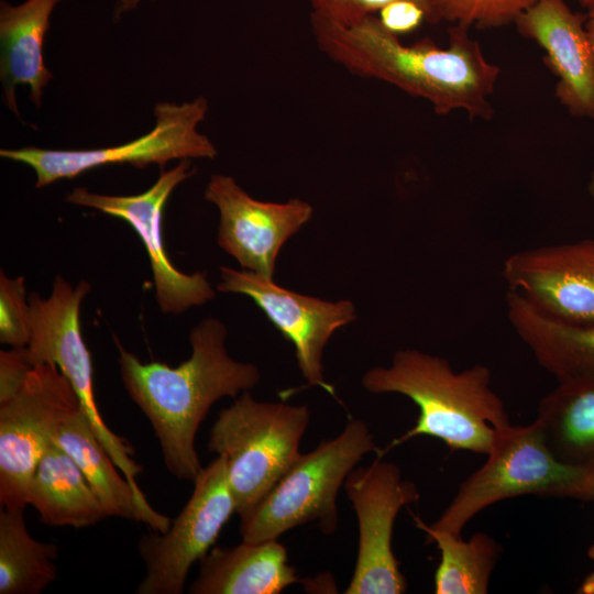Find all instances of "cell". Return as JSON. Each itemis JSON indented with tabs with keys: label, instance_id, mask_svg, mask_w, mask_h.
<instances>
[{
	"label": "cell",
	"instance_id": "obj_20",
	"mask_svg": "<svg viewBox=\"0 0 594 594\" xmlns=\"http://www.w3.org/2000/svg\"><path fill=\"white\" fill-rule=\"evenodd\" d=\"M509 324L538 364L558 382L594 378V326L548 317L519 294H506Z\"/></svg>",
	"mask_w": 594,
	"mask_h": 594
},
{
	"label": "cell",
	"instance_id": "obj_14",
	"mask_svg": "<svg viewBox=\"0 0 594 594\" xmlns=\"http://www.w3.org/2000/svg\"><path fill=\"white\" fill-rule=\"evenodd\" d=\"M502 275L508 290L548 317L594 326V239L515 252Z\"/></svg>",
	"mask_w": 594,
	"mask_h": 594
},
{
	"label": "cell",
	"instance_id": "obj_16",
	"mask_svg": "<svg viewBox=\"0 0 594 594\" xmlns=\"http://www.w3.org/2000/svg\"><path fill=\"white\" fill-rule=\"evenodd\" d=\"M586 20L564 0H537L514 23L544 51L546 64L558 78L559 102L574 117L594 119V48Z\"/></svg>",
	"mask_w": 594,
	"mask_h": 594
},
{
	"label": "cell",
	"instance_id": "obj_8",
	"mask_svg": "<svg viewBox=\"0 0 594 594\" xmlns=\"http://www.w3.org/2000/svg\"><path fill=\"white\" fill-rule=\"evenodd\" d=\"M89 292L87 280L73 286L57 275L50 297L32 293L29 297L32 332L25 351L33 366L52 362L67 377L99 441L136 495L145 498L136 482L143 469L133 460V448L108 428L97 407L91 355L79 323L81 302Z\"/></svg>",
	"mask_w": 594,
	"mask_h": 594
},
{
	"label": "cell",
	"instance_id": "obj_10",
	"mask_svg": "<svg viewBox=\"0 0 594 594\" xmlns=\"http://www.w3.org/2000/svg\"><path fill=\"white\" fill-rule=\"evenodd\" d=\"M237 513L228 477V463L218 455L194 480V491L169 528L144 535L139 553L145 576L138 594H180L194 563L213 547L220 531Z\"/></svg>",
	"mask_w": 594,
	"mask_h": 594
},
{
	"label": "cell",
	"instance_id": "obj_33",
	"mask_svg": "<svg viewBox=\"0 0 594 594\" xmlns=\"http://www.w3.org/2000/svg\"><path fill=\"white\" fill-rule=\"evenodd\" d=\"M585 28H586L590 42L594 48V18H587Z\"/></svg>",
	"mask_w": 594,
	"mask_h": 594
},
{
	"label": "cell",
	"instance_id": "obj_22",
	"mask_svg": "<svg viewBox=\"0 0 594 594\" xmlns=\"http://www.w3.org/2000/svg\"><path fill=\"white\" fill-rule=\"evenodd\" d=\"M536 421L559 460L594 468V378L558 382L540 399Z\"/></svg>",
	"mask_w": 594,
	"mask_h": 594
},
{
	"label": "cell",
	"instance_id": "obj_7",
	"mask_svg": "<svg viewBox=\"0 0 594 594\" xmlns=\"http://www.w3.org/2000/svg\"><path fill=\"white\" fill-rule=\"evenodd\" d=\"M208 109L205 97L180 105L157 102L154 107L155 127L125 144L91 150L2 148L0 156L30 166L36 175V188L112 164H131L139 168L157 164L163 168L173 160H213L218 155L215 144L198 131Z\"/></svg>",
	"mask_w": 594,
	"mask_h": 594
},
{
	"label": "cell",
	"instance_id": "obj_15",
	"mask_svg": "<svg viewBox=\"0 0 594 594\" xmlns=\"http://www.w3.org/2000/svg\"><path fill=\"white\" fill-rule=\"evenodd\" d=\"M205 198L220 212L218 245L243 270L270 278H273L280 248L312 216V207L305 200H257L233 177L223 174L210 177Z\"/></svg>",
	"mask_w": 594,
	"mask_h": 594
},
{
	"label": "cell",
	"instance_id": "obj_25",
	"mask_svg": "<svg viewBox=\"0 0 594 594\" xmlns=\"http://www.w3.org/2000/svg\"><path fill=\"white\" fill-rule=\"evenodd\" d=\"M537 0H429L430 23L491 29L514 23Z\"/></svg>",
	"mask_w": 594,
	"mask_h": 594
},
{
	"label": "cell",
	"instance_id": "obj_27",
	"mask_svg": "<svg viewBox=\"0 0 594 594\" xmlns=\"http://www.w3.org/2000/svg\"><path fill=\"white\" fill-rule=\"evenodd\" d=\"M397 0H309L312 14L322 16L343 26H353ZM425 6L431 19L429 0H413Z\"/></svg>",
	"mask_w": 594,
	"mask_h": 594
},
{
	"label": "cell",
	"instance_id": "obj_9",
	"mask_svg": "<svg viewBox=\"0 0 594 594\" xmlns=\"http://www.w3.org/2000/svg\"><path fill=\"white\" fill-rule=\"evenodd\" d=\"M81 407L67 377L44 362L30 371L19 393L0 404V504L25 508L29 486L62 422Z\"/></svg>",
	"mask_w": 594,
	"mask_h": 594
},
{
	"label": "cell",
	"instance_id": "obj_2",
	"mask_svg": "<svg viewBox=\"0 0 594 594\" xmlns=\"http://www.w3.org/2000/svg\"><path fill=\"white\" fill-rule=\"evenodd\" d=\"M226 338L220 320H201L189 332L191 355L176 367L143 363L116 339L124 387L148 419L166 469L178 480L194 482L202 470L195 439L210 407L261 380L255 365L229 355Z\"/></svg>",
	"mask_w": 594,
	"mask_h": 594
},
{
	"label": "cell",
	"instance_id": "obj_6",
	"mask_svg": "<svg viewBox=\"0 0 594 594\" xmlns=\"http://www.w3.org/2000/svg\"><path fill=\"white\" fill-rule=\"evenodd\" d=\"M309 419L306 405L258 402L249 391L219 413L207 447L227 460L237 514L258 502L298 458Z\"/></svg>",
	"mask_w": 594,
	"mask_h": 594
},
{
	"label": "cell",
	"instance_id": "obj_32",
	"mask_svg": "<svg viewBox=\"0 0 594 594\" xmlns=\"http://www.w3.org/2000/svg\"><path fill=\"white\" fill-rule=\"evenodd\" d=\"M586 11L587 18H594V0H576Z\"/></svg>",
	"mask_w": 594,
	"mask_h": 594
},
{
	"label": "cell",
	"instance_id": "obj_19",
	"mask_svg": "<svg viewBox=\"0 0 594 594\" xmlns=\"http://www.w3.org/2000/svg\"><path fill=\"white\" fill-rule=\"evenodd\" d=\"M79 466L110 517L146 524L166 531L172 520L141 499L99 441L82 407L68 416L53 440Z\"/></svg>",
	"mask_w": 594,
	"mask_h": 594
},
{
	"label": "cell",
	"instance_id": "obj_24",
	"mask_svg": "<svg viewBox=\"0 0 594 594\" xmlns=\"http://www.w3.org/2000/svg\"><path fill=\"white\" fill-rule=\"evenodd\" d=\"M23 514L0 512V594H38L57 576L58 547L34 539Z\"/></svg>",
	"mask_w": 594,
	"mask_h": 594
},
{
	"label": "cell",
	"instance_id": "obj_29",
	"mask_svg": "<svg viewBox=\"0 0 594 594\" xmlns=\"http://www.w3.org/2000/svg\"><path fill=\"white\" fill-rule=\"evenodd\" d=\"M32 369L25 348L0 352V404L19 393Z\"/></svg>",
	"mask_w": 594,
	"mask_h": 594
},
{
	"label": "cell",
	"instance_id": "obj_34",
	"mask_svg": "<svg viewBox=\"0 0 594 594\" xmlns=\"http://www.w3.org/2000/svg\"><path fill=\"white\" fill-rule=\"evenodd\" d=\"M588 193H590L591 197L594 199V172L590 176Z\"/></svg>",
	"mask_w": 594,
	"mask_h": 594
},
{
	"label": "cell",
	"instance_id": "obj_23",
	"mask_svg": "<svg viewBox=\"0 0 594 594\" xmlns=\"http://www.w3.org/2000/svg\"><path fill=\"white\" fill-rule=\"evenodd\" d=\"M413 517L428 541L436 543L440 551L435 593L486 594L502 546L485 532H476L464 540L461 535L433 529L419 517Z\"/></svg>",
	"mask_w": 594,
	"mask_h": 594
},
{
	"label": "cell",
	"instance_id": "obj_12",
	"mask_svg": "<svg viewBox=\"0 0 594 594\" xmlns=\"http://www.w3.org/2000/svg\"><path fill=\"white\" fill-rule=\"evenodd\" d=\"M196 173L189 160L168 170L145 191L133 196H112L91 193L76 187L66 201L97 209L129 223L146 249L155 288V297L165 314L179 315L194 306H201L215 298V290L205 273L186 274L168 258L162 235L164 208L173 190Z\"/></svg>",
	"mask_w": 594,
	"mask_h": 594
},
{
	"label": "cell",
	"instance_id": "obj_21",
	"mask_svg": "<svg viewBox=\"0 0 594 594\" xmlns=\"http://www.w3.org/2000/svg\"><path fill=\"white\" fill-rule=\"evenodd\" d=\"M28 503L53 527L85 528L109 517L79 466L54 441L34 471Z\"/></svg>",
	"mask_w": 594,
	"mask_h": 594
},
{
	"label": "cell",
	"instance_id": "obj_5",
	"mask_svg": "<svg viewBox=\"0 0 594 594\" xmlns=\"http://www.w3.org/2000/svg\"><path fill=\"white\" fill-rule=\"evenodd\" d=\"M381 451L367 425L350 419L339 436L300 453L258 502L239 514L242 540L278 539L284 532L314 521L323 532H333L340 487L365 454L380 457Z\"/></svg>",
	"mask_w": 594,
	"mask_h": 594
},
{
	"label": "cell",
	"instance_id": "obj_1",
	"mask_svg": "<svg viewBox=\"0 0 594 594\" xmlns=\"http://www.w3.org/2000/svg\"><path fill=\"white\" fill-rule=\"evenodd\" d=\"M318 48L351 75L377 79L431 103L438 114L457 110L488 120L501 67L491 63L469 29L452 25L449 45L430 38L405 45L376 15L343 26L310 13Z\"/></svg>",
	"mask_w": 594,
	"mask_h": 594
},
{
	"label": "cell",
	"instance_id": "obj_17",
	"mask_svg": "<svg viewBox=\"0 0 594 594\" xmlns=\"http://www.w3.org/2000/svg\"><path fill=\"white\" fill-rule=\"evenodd\" d=\"M62 0H25L12 6L0 2V78L4 105L19 117L15 87L28 85L30 99L40 108L43 88L53 78L45 66L43 45L51 15Z\"/></svg>",
	"mask_w": 594,
	"mask_h": 594
},
{
	"label": "cell",
	"instance_id": "obj_31",
	"mask_svg": "<svg viewBox=\"0 0 594 594\" xmlns=\"http://www.w3.org/2000/svg\"><path fill=\"white\" fill-rule=\"evenodd\" d=\"M144 0H118L116 6V15L119 18L122 14L135 9Z\"/></svg>",
	"mask_w": 594,
	"mask_h": 594
},
{
	"label": "cell",
	"instance_id": "obj_4",
	"mask_svg": "<svg viewBox=\"0 0 594 594\" xmlns=\"http://www.w3.org/2000/svg\"><path fill=\"white\" fill-rule=\"evenodd\" d=\"M486 461L457 490L430 527L461 535L480 512L521 495L594 502V468L559 460L535 420L498 429Z\"/></svg>",
	"mask_w": 594,
	"mask_h": 594
},
{
	"label": "cell",
	"instance_id": "obj_3",
	"mask_svg": "<svg viewBox=\"0 0 594 594\" xmlns=\"http://www.w3.org/2000/svg\"><path fill=\"white\" fill-rule=\"evenodd\" d=\"M491 371L477 364L454 371L448 359L415 349L397 351L391 365L362 377L373 394L396 393L419 408L413 428L394 439L387 451L418 436L441 440L451 451L487 454L498 429L510 426L502 398L491 387Z\"/></svg>",
	"mask_w": 594,
	"mask_h": 594
},
{
	"label": "cell",
	"instance_id": "obj_26",
	"mask_svg": "<svg viewBox=\"0 0 594 594\" xmlns=\"http://www.w3.org/2000/svg\"><path fill=\"white\" fill-rule=\"evenodd\" d=\"M32 332L31 309L24 277L0 273V342L12 348H25Z\"/></svg>",
	"mask_w": 594,
	"mask_h": 594
},
{
	"label": "cell",
	"instance_id": "obj_28",
	"mask_svg": "<svg viewBox=\"0 0 594 594\" xmlns=\"http://www.w3.org/2000/svg\"><path fill=\"white\" fill-rule=\"evenodd\" d=\"M381 24L391 33L400 36L415 32L424 22H429V10L413 0H397L377 13Z\"/></svg>",
	"mask_w": 594,
	"mask_h": 594
},
{
	"label": "cell",
	"instance_id": "obj_11",
	"mask_svg": "<svg viewBox=\"0 0 594 594\" xmlns=\"http://www.w3.org/2000/svg\"><path fill=\"white\" fill-rule=\"evenodd\" d=\"M344 490L359 526L355 568L344 593H404L407 581L393 552L392 538L399 510L420 498L417 486L402 477L396 464L377 457L366 468H354Z\"/></svg>",
	"mask_w": 594,
	"mask_h": 594
},
{
	"label": "cell",
	"instance_id": "obj_13",
	"mask_svg": "<svg viewBox=\"0 0 594 594\" xmlns=\"http://www.w3.org/2000/svg\"><path fill=\"white\" fill-rule=\"evenodd\" d=\"M217 289L249 296L274 327L295 346L298 367L309 385L334 396L323 376V349L333 332L350 322L355 307L350 300L336 302L288 290L252 271L220 267Z\"/></svg>",
	"mask_w": 594,
	"mask_h": 594
},
{
	"label": "cell",
	"instance_id": "obj_18",
	"mask_svg": "<svg viewBox=\"0 0 594 594\" xmlns=\"http://www.w3.org/2000/svg\"><path fill=\"white\" fill-rule=\"evenodd\" d=\"M199 563L191 594H278L299 582L278 539L213 547Z\"/></svg>",
	"mask_w": 594,
	"mask_h": 594
},
{
	"label": "cell",
	"instance_id": "obj_30",
	"mask_svg": "<svg viewBox=\"0 0 594 594\" xmlns=\"http://www.w3.org/2000/svg\"><path fill=\"white\" fill-rule=\"evenodd\" d=\"M587 556L594 562V542L587 550ZM576 593L580 594H594V569L593 571L583 580Z\"/></svg>",
	"mask_w": 594,
	"mask_h": 594
}]
</instances>
